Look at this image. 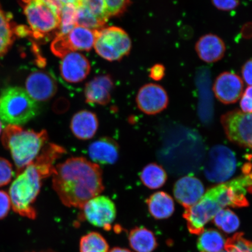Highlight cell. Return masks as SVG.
I'll return each mask as SVG.
<instances>
[{
	"label": "cell",
	"instance_id": "23",
	"mask_svg": "<svg viewBox=\"0 0 252 252\" xmlns=\"http://www.w3.org/2000/svg\"><path fill=\"white\" fill-rule=\"evenodd\" d=\"M18 34V28L12 23L10 15L0 5V59L8 51Z\"/></svg>",
	"mask_w": 252,
	"mask_h": 252
},
{
	"label": "cell",
	"instance_id": "33",
	"mask_svg": "<svg viewBox=\"0 0 252 252\" xmlns=\"http://www.w3.org/2000/svg\"><path fill=\"white\" fill-rule=\"evenodd\" d=\"M13 167L8 160L0 157V187L7 185L14 177Z\"/></svg>",
	"mask_w": 252,
	"mask_h": 252
},
{
	"label": "cell",
	"instance_id": "31",
	"mask_svg": "<svg viewBox=\"0 0 252 252\" xmlns=\"http://www.w3.org/2000/svg\"><path fill=\"white\" fill-rule=\"evenodd\" d=\"M80 4L84 6L104 23H106L109 18L105 0H80Z\"/></svg>",
	"mask_w": 252,
	"mask_h": 252
},
{
	"label": "cell",
	"instance_id": "43",
	"mask_svg": "<svg viewBox=\"0 0 252 252\" xmlns=\"http://www.w3.org/2000/svg\"><path fill=\"white\" fill-rule=\"evenodd\" d=\"M220 252H228L227 251L225 250V251H220Z\"/></svg>",
	"mask_w": 252,
	"mask_h": 252
},
{
	"label": "cell",
	"instance_id": "17",
	"mask_svg": "<svg viewBox=\"0 0 252 252\" xmlns=\"http://www.w3.org/2000/svg\"><path fill=\"white\" fill-rule=\"evenodd\" d=\"M114 83L109 75H99L88 82L85 87L84 96L89 104L106 105L111 99Z\"/></svg>",
	"mask_w": 252,
	"mask_h": 252
},
{
	"label": "cell",
	"instance_id": "42",
	"mask_svg": "<svg viewBox=\"0 0 252 252\" xmlns=\"http://www.w3.org/2000/svg\"><path fill=\"white\" fill-rule=\"evenodd\" d=\"M2 123H1V121H0V134H1L2 133Z\"/></svg>",
	"mask_w": 252,
	"mask_h": 252
},
{
	"label": "cell",
	"instance_id": "24",
	"mask_svg": "<svg viewBox=\"0 0 252 252\" xmlns=\"http://www.w3.org/2000/svg\"><path fill=\"white\" fill-rule=\"evenodd\" d=\"M140 178L145 187L157 189L165 185L168 176L161 166L156 163H151L142 169Z\"/></svg>",
	"mask_w": 252,
	"mask_h": 252
},
{
	"label": "cell",
	"instance_id": "20",
	"mask_svg": "<svg viewBox=\"0 0 252 252\" xmlns=\"http://www.w3.org/2000/svg\"><path fill=\"white\" fill-rule=\"evenodd\" d=\"M98 127L97 116L90 110H80L75 113L71 120V130L79 140L91 139L96 134Z\"/></svg>",
	"mask_w": 252,
	"mask_h": 252
},
{
	"label": "cell",
	"instance_id": "12",
	"mask_svg": "<svg viewBox=\"0 0 252 252\" xmlns=\"http://www.w3.org/2000/svg\"><path fill=\"white\" fill-rule=\"evenodd\" d=\"M136 103L141 112L147 115H154L167 108L169 97L162 86L157 84H147L138 91Z\"/></svg>",
	"mask_w": 252,
	"mask_h": 252
},
{
	"label": "cell",
	"instance_id": "35",
	"mask_svg": "<svg viewBox=\"0 0 252 252\" xmlns=\"http://www.w3.org/2000/svg\"><path fill=\"white\" fill-rule=\"evenodd\" d=\"M11 207L10 197L4 191L0 190V220L7 217Z\"/></svg>",
	"mask_w": 252,
	"mask_h": 252
},
{
	"label": "cell",
	"instance_id": "41",
	"mask_svg": "<svg viewBox=\"0 0 252 252\" xmlns=\"http://www.w3.org/2000/svg\"><path fill=\"white\" fill-rule=\"evenodd\" d=\"M56 252L54 251H53L52 250H46V251H42L40 252Z\"/></svg>",
	"mask_w": 252,
	"mask_h": 252
},
{
	"label": "cell",
	"instance_id": "34",
	"mask_svg": "<svg viewBox=\"0 0 252 252\" xmlns=\"http://www.w3.org/2000/svg\"><path fill=\"white\" fill-rule=\"evenodd\" d=\"M241 111L252 113V86L248 87L241 97Z\"/></svg>",
	"mask_w": 252,
	"mask_h": 252
},
{
	"label": "cell",
	"instance_id": "38",
	"mask_svg": "<svg viewBox=\"0 0 252 252\" xmlns=\"http://www.w3.org/2000/svg\"><path fill=\"white\" fill-rule=\"evenodd\" d=\"M165 74V68L164 65L160 64L154 65L151 68L150 76L154 80L160 81L164 77Z\"/></svg>",
	"mask_w": 252,
	"mask_h": 252
},
{
	"label": "cell",
	"instance_id": "37",
	"mask_svg": "<svg viewBox=\"0 0 252 252\" xmlns=\"http://www.w3.org/2000/svg\"><path fill=\"white\" fill-rule=\"evenodd\" d=\"M242 75L245 83L252 86V59L249 60L242 66Z\"/></svg>",
	"mask_w": 252,
	"mask_h": 252
},
{
	"label": "cell",
	"instance_id": "10",
	"mask_svg": "<svg viewBox=\"0 0 252 252\" xmlns=\"http://www.w3.org/2000/svg\"><path fill=\"white\" fill-rule=\"evenodd\" d=\"M220 121L230 141L252 149V113L233 110L223 115Z\"/></svg>",
	"mask_w": 252,
	"mask_h": 252
},
{
	"label": "cell",
	"instance_id": "32",
	"mask_svg": "<svg viewBox=\"0 0 252 252\" xmlns=\"http://www.w3.org/2000/svg\"><path fill=\"white\" fill-rule=\"evenodd\" d=\"M109 17L121 15L126 11L130 0H105Z\"/></svg>",
	"mask_w": 252,
	"mask_h": 252
},
{
	"label": "cell",
	"instance_id": "30",
	"mask_svg": "<svg viewBox=\"0 0 252 252\" xmlns=\"http://www.w3.org/2000/svg\"><path fill=\"white\" fill-rule=\"evenodd\" d=\"M225 248L229 252H252V241L245 239L243 233H236L226 241Z\"/></svg>",
	"mask_w": 252,
	"mask_h": 252
},
{
	"label": "cell",
	"instance_id": "9",
	"mask_svg": "<svg viewBox=\"0 0 252 252\" xmlns=\"http://www.w3.org/2000/svg\"><path fill=\"white\" fill-rule=\"evenodd\" d=\"M81 210L80 220L106 231L111 229L117 214L114 202L108 197L99 195L87 201Z\"/></svg>",
	"mask_w": 252,
	"mask_h": 252
},
{
	"label": "cell",
	"instance_id": "28",
	"mask_svg": "<svg viewBox=\"0 0 252 252\" xmlns=\"http://www.w3.org/2000/svg\"><path fill=\"white\" fill-rule=\"evenodd\" d=\"M213 220L217 227L227 234L235 232L240 225L238 216L229 209L220 210Z\"/></svg>",
	"mask_w": 252,
	"mask_h": 252
},
{
	"label": "cell",
	"instance_id": "13",
	"mask_svg": "<svg viewBox=\"0 0 252 252\" xmlns=\"http://www.w3.org/2000/svg\"><path fill=\"white\" fill-rule=\"evenodd\" d=\"M242 79L234 72L225 71L219 75L213 85V90L217 99L229 105L241 98L244 93Z\"/></svg>",
	"mask_w": 252,
	"mask_h": 252
},
{
	"label": "cell",
	"instance_id": "21",
	"mask_svg": "<svg viewBox=\"0 0 252 252\" xmlns=\"http://www.w3.org/2000/svg\"><path fill=\"white\" fill-rule=\"evenodd\" d=\"M149 213L156 220L168 219L175 210L173 198L164 191H158L151 195L146 200Z\"/></svg>",
	"mask_w": 252,
	"mask_h": 252
},
{
	"label": "cell",
	"instance_id": "14",
	"mask_svg": "<svg viewBox=\"0 0 252 252\" xmlns=\"http://www.w3.org/2000/svg\"><path fill=\"white\" fill-rule=\"evenodd\" d=\"M26 91L35 101H46L55 96L58 90L56 81L47 72L36 71L28 77Z\"/></svg>",
	"mask_w": 252,
	"mask_h": 252
},
{
	"label": "cell",
	"instance_id": "2",
	"mask_svg": "<svg viewBox=\"0 0 252 252\" xmlns=\"http://www.w3.org/2000/svg\"><path fill=\"white\" fill-rule=\"evenodd\" d=\"M54 168L52 162L39 155L18 173L9 189L11 207L15 213L30 219L36 218L33 203L42 188L43 179L52 176Z\"/></svg>",
	"mask_w": 252,
	"mask_h": 252
},
{
	"label": "cell",
	"instance_id": "11",
	"mask_svg": "<svg viewBox=\"0 0 252 252\" xmlns=\"http://www.w3.org/2000/svg\"><path fill=\"white\" fill-rule=\"evenodd\" d=\"M222 209L207 191L197 203L185 209L184 218L187 220L189 231L191 234L200 235L204 230V225Z\"/></svg>",
	"mask_w": 252,
	"mask_h": 252
},
{
	"label": "cell",
	"instance_id": "29",
	"mask_svg": "<svg viewBox=\"0 0 252 252\" xmlns=\"http://www.w3.org/2000/svg\"><path fill=\"white\" fill-rule=\"evenodd\" d=\"M106 23L99 20L95 15L81 5L77 7V26L83 27L94 31L103 28Z\"/></svg>",
	"mask_w": 252,
	"mask_h": 252
},
{
	"label": "cell",
	"instance_id": "40",
	"mask_svg": "<svg viewBox=\"0 0 252 252\" xmlns=\"http://www.w3.org/2000/svg\"><path fill=\"white\" fill-rule=\"evenodd\" d=\"M108 252H133L131 251L130 250H128V249L119 248V247H115L112 249L111 250H110Z\"/></svg>",
	"mask_w": 252,
	"mask_h": 252
},
{
	"label": "cell",
	"instance_id": "5",
	"mask_svg": "<svg viewBox=\"0 0 252 252\" xmlns=\"http://www.w3.org/2000/svg\"><path fill=\"white\" fill-rule=\"evenodd\" d=\"M29 24V34L40 39L48 35L60 25V12L45 0H21Z\"/></svg>",
	"mask_w": 252,
	"mask_h": 252
},
{
	"label": "cell",
	"instance_id": "7",
	"mask_svg": "<svg viewBox=\"0 0 252 252\" xmlns=\"http://www.w3.org/2000/svg\"><path fill=\"white\" fill-rule=\"evenodd\" d=\"M236 159L231 150L222 145H217L210 150L204 165V173L212 182L223 183L234 174Z\"/></svg>",
	"mask_w": 252,
	"mask_h": 252
},
{
	"label": "cell",
	"instance_id": "3",
	"mask_svg": "<svg viewBox=\"0 0 252 252\" xmlns=\"http://www.w3.org/2000/svg\"><path fill=\"white\" fill-rule=\"evenodd\" d=\"M1 140L10 152L19 173L39 156L48 140V135L46 130L35 131L20 126L7 125L2 132Z\"/></svg>",
	"mask_w": 252,
	"mask_h": 252
},
{
	"label": "cell",
	"instance_id": "15",
	"mask_svg": "<svg viewBox=\"0 0 252 252\" xmlns=\"http://www.w3.org/2000/svg\"><path fill=\"white\" fill-rule=\"evenodd\" d=\"M204 193L203 183L191 175L179 179L173 188V194L176 200L185 209L197 203Z\"/></svg>",
	"mask_w": 252,
	"mask_h": 252
},
{
	"label": "cell",
	"instance_id": "39",
	"mask_svg": "<svg viewBox=\"0 0 252 252\" xmlns=\"http://www.w3.org/2000/svg\"><path fill=\"white\" fill-rule=\"evenodd\" d=\"M45 1L54 6L59 12L65 5L71 4L80 5V0H45Z\"/></svg>",
	"mask_w": 252,
	"mask_h": 252
},
{
	"label": "cell",
	"instance_id": "18",
	"mask_svg": "<svg viewBox=\"0 0 252 252\" xmlns=\"http://www.w3.org/2000/svg\"><path fill=\"white\" fill-rule=\"evenodd\" d=\"M120 148L113 138L103 137L90 144L88 154L91 160L101 165H112L119 159Z\"/></svg>",
	"mask_w": 252,
	"mask_h": 252
},
{
	"label": "cell",
	"instance_id": "27",
	"mask_svg": "<svg viewBox=\"0 0 252 252\" xmlns=\"http://www.w3.org/2000/svg\"><path fill=\"white\" fill-rule=\"evenodd\" d=\"M78 5L67 4L60 11V25L57 35L65 34L77 26V7Z\"/></svg>",
	"mask_w": 252,
	"mask_h": 252
},
{
	"label": "cell",
	"instance_id": "22",
	"mask_svg": "<svg viewBox=\"0 0 252 252\" xmlns=\"http://www.w3.org/2000/svg\"><path fill=\"white\" fill-rule=\"evenodd\" d=\"M129 245L136 252H153L158 247L154 233L145 227H135L128 233Z\"/></svg>",
	"mask_w": 252,
	"mask_h": 252
},
{
	"label": "cell",
	"instance_id": "1",
	"mask_svg": "<svg viewBox=\"0 0 252 252\" xmlns=\"http://www.w3.org/2000/svg\"><path fill=\"white\" fill-rule=\"evenodd\" d=\"M53 188L64 206L80 210L104 190L98 164L84 157H72L55 166Z\"/></svg>",
	"mask_w": 252,
	"mask_h": 252
},
{
	"label": "cell",
	"instance_id": "6",
	"mask_svg": "<svg viewBox=\"0 0 252 252\" xmlns=\"http://www.w3.org/2000/svg\"><path fill=\"white\" fill-rule=\"evenodd\" d=\"M94 46L97 54L103 59L118 61L130 53L131 42L122 28L110 27L96 31Z\"/></svg>",
	"mask_w": 252,
	"mask_h": 252
},
{
	"label": "cell",
	"instance_id": "19",
	"mask_svg": "<svg viewBox=\"0 0 252 252\" xmlns=\"http://www.w3.org/2000/svg\"><path fill=\"white\" fill-rule=\"evenodd\" d=\"M195 49L201 61L213 63L220 61L224 57L226 46L220 37L215 34L208 33L198 39Z\"/></svg>",
	"mask_w": 252,
	"mask_h": 252
},
{
	"label": "cell",
	"instance_id": "25",
	"mask_svg": "<svg viewBox=\"0 0 252 252\" xmlns=\"http://www.w3.org/2000/svg\"><path fill=\"white\" fill-rule=\"evenodd\" d=\"M225 240L216 229L204 230L197 241V248L200 252H220L225 248Z\"/></svg>",
	"mask_w": 252,
	"mask_h": 252
},
{
	"label": "cell",
	"instance_id": "8",
	"mask_svg": "<svg viewBox=\"0 0 252 252\" xmlns=\"http://www.w3.org/2000/svg\"><path fill=\"white\" fill-rule=\"evenodd\" d=\"M96 32L76 26L67 34L57 35L52 44V51L61 58L75 51H90L94 46Z\"/></svg>",
	"mask_w": 252,
	"mask_h": 252
},
{
	"label": "cell",
	"instance_id": "26",
	"mask_svg": "<svg viewBox=\"0 0 252 252\" xmlns=\"http://www.w3.org/2000/svg\"><path fill=\"white\" fill-rule=\"evenodd\" d=\"M109 246L105 238L97 232L88 233L81 237L80 252H108Z\"/></svg>",
	"mask_w": 252,
	"mask_h": 252
},
{
	"label": "cell",
	"instance_id": "4",
	"mask_svg": "<svg viewBox=\"0 0 252 252\" xmlns=\"http://www.w3.org/2000/svg\"><path fill=\"white\" fill-rule=\"evenodd\" d=\"M39 113L38 104L23 88L9 87L0 94V119L4 124L23 125Z\"/></svg>",
	"mask_w": 252,
	"mask_h": 252
},
{
	"label": "cell",
	"instance_id": "36",
	"mask_svg": "<svg viewBox=\"0 0 252 252\" xmlns=\"http://www.w3.org/2000/svg\"><path fill=\"white\" fill-rule=\"evenodd\" d=\"M212 2L219 10L228 11L238 7L240 0H212Z\"/></svg>",
	"mask_w": 252,
	"mask_h": 252
},
{
	"label": "cell",
	"instance_id": "16",
	"mask_svg": "<svg viewBox=\"0 0 252 252\" xmlns=\"http://www.w3.org/2000/svg\"><path fill=\"white\" fill-rule=\"evenodd\" d=\"M61 64L62 77L68 83H80L86 79L91 70L89 61L83 55L71 52L63 57Z\"/></svg>",
	"mask_w": 252,
	"mask_h": 252
}]
</instances>
